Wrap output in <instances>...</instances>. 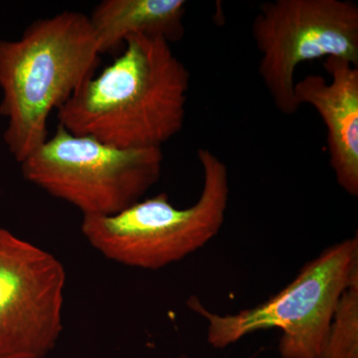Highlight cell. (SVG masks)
<instances>
[{
	"instance_id": "cell-8",
	"label": "cell",
	"mask_w": 358,
	"mask_h": 358,
	"mask_svg": "<svg viewBox=\"0 0 358 358\" xmlns=\"http://www.w3.org/2000/svg\"><path fill=\"white\" fill-rule=\"evenodd\" d=\"M324 67L331 81L308 75L294 85V98L301 107L317 110L327 129L329 164L338 185L358 195V67L348 61L327 58Z\"/></svg>"
},
{
	"instance_id": "cell-2",
	"label": "cell",
	"mask_w": 358,
	"mask_h": 358,
	"mask_svg": "<svg viewBox=\"0 0 358 358\" xmlns=\"http://www.w3.org/2000/svg\"><path fill=\"white\" fill-rule=\"evenodd\" d=\"M101 52L89 16L63 11L34 21L15 41L0 40V114L18 162L48 138V119L95 75Z\"/></svg>"
},
{
	"instance_id": "cell-4",
	"label": "cell",
	"mask_w": 358,
	"mask_h": 358,
	"mask_svg": "<svg viewBox=\"0 0 358 358\" xmlns=\"http://www.w3.org/2000/svg\"><path fill=\"white\" fill-rule=\"evenodd\" d=\"M358 274V238L324 250L303 266L293 282L257 307L236 315L210 312L199 299L188 306L208 322V343L224 348L263 329H280L282 358H320L339 299Z\"/></svg>"
},
{
	"instance_id": "cell-6",
	"label": "cell",
	"mask_w": 358,
	"mask_h": 358,
	"mask_svg": "<svg viewBox=\"0 0 358 358\" xmlns=\"http://www.w3.org/2000/svg\"><path fill=\"white\" fill-rule=\"evenodd\" d=\"M259 73L282 114L300 110L294 74L301 63L338 58L358 67V7L348 0H274L254 18Z\"/></svg>"
},
{
	"instance_id": "cell-3",
	"label": "cell",
	"mask_w": 358,
	"mask_h": 358,
	"mask_svg": "<svg viewBox=\"0 0 358 358\" xmlns=\"http://www.w3.org/2000/svg\"><path fill=\"white\" fill-rule=\"evenodd\" d=\"M203 176L199 200L176 208L166 193L109 216H83L84 237L102 255L129 267L159 270L182 260L217 235L229 201L227 166L207 148L197 152Z\"/></svg>"
},
{
	"instance_id": "cell-1",
	"label": "cell",
	"mask_w": 358,
	"mask_h": 358,
	"mask_svg": "<svg viewBox=\"0 0 358 358\" xmlns=\"http://www.w3.org/2000/svg\"><path fill=\"white\" fill-rule=\"evenodd\" d=\"M57 110L59 124L127 150L162 148L185 126L190 74L162 37L134 35Z\"/></svg>"
},
{
	"instance_id": "cell-9",
	"label": "cell",
	"mask_w": 358,
	"mask_h": 358,
	"mask_svg": "<svg viewBox=\"0 0 358 358\" xmlns=\"http://www.w3.org/2000/svg\"><path fill=\"white\" fill-rule=\"evenodd\" d=\"M186 6L183 0H103L89 20L102 54L134 35L178 41L185 33Z\"/></svg>"
},
{
	"instance_id": "cell-5",
	"label": "cell",
	"mask_w": 358,
	"mask_h": 358,
	"mask_svg": "<svg viewBox=\"0 0 358 358\" xmlns=\"http://www.w3.org/2000/svg\"><path fill=\"white\" fill-rule=\"evenodd\" d=\"M162 162V148H120L59 124L20 166L26 180L83 216H109L140 201L159 181Z\"/></svg>"
},
{
	"instance_id": "cell-7",
	"label": "cell",
	"mask_w": 358,
	"mask_h": 358,
	"mask_svg": "<svg viewBox=\"0 0 358 358\" xmlns=\"http://www.w3.org/2000/svg\"><path fill=\"white\" fill-rule=\"evenodd\" d=\"M65 284L55 256L0 228V358H45L53 350Z\"/></svg>"
},
{
	"instance_id": "cell-10",
	"label": "cell",
	"mask_w": 358,
	"mask_h": 358,
	"mask_svg": "<svg viewBox=\"0 0 358 358\" xmlns=\"http://www.w3.org/2000/svg\"><path fill=\"white\" fill-rule=\"evenodd\" d=\"M320 358H358V274L339 299Z\"/></svg>"
}]
</instances>
